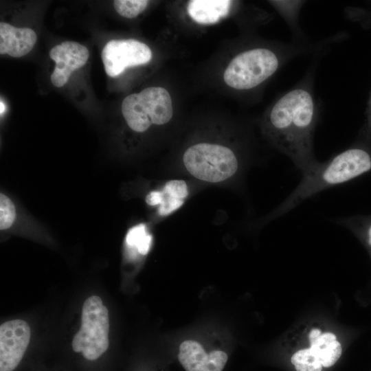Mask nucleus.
I'll return each instance as SVG.
<instances>
[{
	"mask_svg": "<svg viewBox=\"0 0 371 371\" xmlns=\"http://www.w3.org/2000/svg\"><path fill=\"white\" fill-rule=\"evenodd\" d=\"M16 217L15 207L12 201L5 194H0V229L9 228Z\"/></svg>",
	"mask_w": 371,
	"mask_h": 371,
	"instance_id": "nucleus-19",
	"label": "nucleus"
},
{
	"mask_svg": "<svg viewBox=\"0 0 371 371\" xmlns=\"http://www.w3.org/2000/svg\"><path fill=\"white\" fill-rule=\"evenodd\" d=\"M148 4L146 0H115L113 6L121 16L132 19L143 12Z\"/></svg>",
	"mask_w": 371,
	"mask_h": 371,
	"instance_id": "nucleus-18",
	"label": "nucleus"
},
{
	"mask_svg": "<svg viewBox=\"0 0 371 371\" xmlns=\"http://www.w3.org/2000/svg\"><path fill=\"white\" fill-rule=\"evenodd\" d=\"M152 241L151 236L147 232L144 224L138 225L129 229L126 236L127 245L136 248L142 255L148 254Z\"/></svg>",
	"mask_w": 371,
	"mask_h": 371,
	"instance_id": "nucleus-16",
	"label": "nucleus"
},
{
	"mask_svg": "<svg viewBox=\"0 0 371 371\" xmlns=\"http://www.w3.org/2000/svg\"><path fill=\"white\" fill-rule=\"evenodd\" d=\"M89 56L88 49L74 41H65L52 48L49 56L56 63L51 75L53 85L64 86L71 74L86 64Z\"/></svg>",
	"mask_w": 371,
	"mask_h": 371,
	"instance_id": "nucleus-9",
	"label": "nucleus"
},
{
	"mask_svg": "<svg viewBox=\"0 0 371 371\" xmlns=\"http://www.w3.org/2000/svg\"><path fill=\"white\" fill-rule=\"evenodd\" d=\"M321 333H322L319 329H313L308 335L309 340L317 337L319 335H321Z\"/></svg>",
	"mask_w": 371,
	"mask_h": 371,
	"instance_id": "nucleus-20",
	"label": "nucleus"
},
{
	"mask_svg": "<svg viewBox=\"0 0 371 371\" xmlns=\"http://www.w3.org/2000/svg\"><path fill=\"white\" fill-rule=\"evenodd\" d=\"M188 194V187L183 180H171L165 184L161 191L148 193L146 201L150 205H159V214L166 216L179 208Z\"/></svg>",
	"mask_w": 371,
	"mask_h": 371,
	"instance_id": "nucleus-12",
	"label": "nucleus"
},
{
	"mask_svg": "<svg viewBox=\"0 0 371 371\" xmlns=\"http://www.w3.org/2000/svg\"><path fill=\"white\" fill-rule=\"evenodd\" d=\"M312 76L308 74L281 95L267 117L276 146L292 160L303 175L313 171L320 163L313 154L319 106L313 93Z\"/></svg>",
	"mask_w": 371,
	"mask_h": 371,
	"instance_id": "nucleus-1",
	"label": "nucleus"
},
{
	"mask_svg": "<svg viewBox=\"0 0 371 371\" xmlns=\"http://www.w3.org/2000/svg\"><path fill=\"white\" fill-rule=\"evenodd\" d=\"M367 234H368V243L371 246V223L368 227Z\"/></svg>",
	"mask_w": 371,
	"mask_h": 371,
	"instance_id": "nucleus-21",
	"label": "nucleus"
},
{
	"mask_svg": "<svg viewBox=\"0 0 371 371\" xmlns=\"http://www.w3.org/2000/svg\"><path fill=\"white\" fill-rule=\"evenodd\" d=\"M178 359L186 371H223L228 356L221 350L207 352L198 341L186 340L179 346Z\"/></svg>",
	"mask_w": 371,
	"mask_h": 371,
	"instance_id": "nucleus-10",
	"label": "nucleus"
},
{
	"mask_svg": "<svg viewBox=\"0 0 371 371\" xmlns=\"http://www.w3.org/2000/svg\"><path fill=\"white\" fill-rule=\"evenodd\" d=\"M291 361L296 371H322L323 367L311 348L296 352Z\"/></svg>",
	"mask_w": 371,
	"mask_h": 371,
	"instance_id": "nucleus-17",
	"label": "nucleus"
},
{
	"mask_svg": "<svg viewBox=\"0 0 371 371\" xmlns=\"http://www.w3.org/2000/svg\"><path fill=\"white\" fill-rule=\"evenodd\" d=\"M311 347L318 357L324 368L333 366L341 355V346L331 333H321L317 337L310 340Z\"/></svg>",
	"mask_w": 371,
	"mask_h": 371,
	"instance_id": "nucleus-14",
	"label": "nucleus"
},
{
	"mask_svg": "<svg viewBox=\"0 0 371 371\" xmlns=\"http://www.w3.org/2000/svg\"><path fill=\"white\" fill-rule=\"evenodd\" d=\"M122 113L132 130L144 132L152 124L161 125L170 120L172 100L166 89L150 87L126 96L122 103Z\"/></svg>",
	"mask_w": 371,
	"mask_h": 371,
	"instance_id": "nucleus-5",
	"label": "nucleus"
},
{
	"mask_svg": "<svg viewBox=\"0 0 371 371\" xmlns=\"http://www.w3.org/2000/svg\"><path fill=\"white\" fill-rule=\"evenodd\" d=\"M231 5L232 1L228 0H192L188 3L187 10L194 21L208 25L225 17Z\"/></svg>",
	"mask_w": 371,
	"mask_h": 371,
	"instance_id": "nucleus-13",
	"label": "nucleus"
},
{
	"mask_svg": "<svg viewBox=\"0 0 371 371\" xmlns=\"http://www.w3.org/2000/svg\"><path fill=\"white\" fill-rule=\"evenodd\" d=\"M304 52L302 46L286 45L280 51L256 47L236 56L226 68L223 79L230 87L250 90L271 77L291 58Z\"/></svg>",
	"mask_w": 371,
	"mask_h": 371,
	"instance_id": "nucleus-3",
	"label": "nucleus"
},
{
	"mask_svg": "<svg viewBox=\"0 0 371 371\" xmlns=\"http://www.w3.org/2000/svg\"><path fill=\"white\" fill-rule=\"evenodd\" d=\"M371 170V156L365 150L350 148L319 163L303 177L291 194L275 212L276 216L285 214L305 199L319 192L347 182Z\"/></svg>",
	"mask_w": 371,
	"mask_h": 371,
	"instance_id": "nucleus-2",
	"label": "nucleus"
},
{
	"mask_svg": "<svg viewBox=\"0 0 371 371\" xmlns=\"http://www.w3.org/2000/svg\"><path fill=\"white\" fill-rule=\"evenodd\" d=\"M183 163L192 175L212 183L230 178L238 169V159L231 149L207 143L188 148L183 155Z\"/></svg>",
	"mask_w": 371,
	"mask_h": 371,
	"instance_id": "nucleus-6",
	"label": "nucleus"
},
{
	"mask_svg": "<svg viewBox=\"0 0 371 371\" xmlns=\"http://www.w3.org/2000/svg\"><path fill=\"white\" fill-rule=\"evenodd\" d=\"M101 56L106 74L116 77L128 67L148 63L152 52L147 45L135 39L111 40L104 45Z\"/></svg>",
	"mask_w": 371,
	"mask_h": 371,
	"instance_id": "nucleus-7",
	"label": "nucleus"
},
{
	"mask_svg": "<svg viewBox=\"0 0 371 371\" xmlns=\"http://www.w3.org/2000/svg\"><path fill=\"white\" fill-rule=\"evenodd\" d=\"M0 106H1L0 113H1V115L4 113L5 109V104L1 100V102H0Z\"/></svg>",
	"mask_w": 371,
	"mask_h": 371,
	"instance_id": "nucleus-22",
	"label": "nucleus"
},
{
	"mask_svg": "<svg viewBox=\"0 0 371 371\" xmlns=\"http://www.w3.org/2000/svg\"><path fill=\"white\" fill-rule=\"evenodd\" d=\"M31 330L23 319H15L0 326V371H13L29 345Z\"/></svg>",
	"mask_w": 371,
	"mask_h": 371,
	"instance_id": "nucleus-8",
	"label": "nucleus"
},
{
	"mask_svg": "<svg viewBox=\"0 0 371 371\" xmlns=\"http://www.w3.org/2000/svg\"><path fill=\"white\" fill-rule=\"evenodd\" d=\"M109 331V311L98 295L87 297L82 307L81 322L74 335L71 346L87 360L94 361L108 349Z\"/></svg>",
	"mask_w": 371,
	"mask_h": 371,
	"instance_id": "nucleus-4",
	"label": "nucleus"
},
{
	"mask_svg": "<svg viewBox=\"0 0 371 371\" xmlns=\"http://www.w3.org/2000/svg\"></svg>",
	"mask_w": 371,
	"mask_h": 371,
	"instance_id": "nucleus-23",
	"label": "nucleus"
},
{
	"mask_svg": "<svg viewBox=\"0 0 371 371\" xmlns=\"http://www.w3.org/2000/svg\"><path fill=\"white\" fill-rule=\"evenodd\" d=\"M35 32L27 27H16L0 23V54L18 58L29 53L36 42Z\"/></svg>",
	"mask_w": 371,
	"mask_h": 371,
	"instance_id": "nucleus-11",
	"label": "nucleus"
},
{
	"mask_svg": "<svg viewBox=\"0 0 371 371\" xmlns=\"http://www.w3.org/2000/svg\"><path fill=\"white\" fill-rule=\"evenodd\" d=\"M304 1H274L276 8L290 25L297 39L302 38V32L298 25V15Z\"/></svg>",
	"mask_w": 371,
	"mask_h": 371,
	"instance_id": "nucleus-15",
	"label": "nucleus"
}]
</instances>
